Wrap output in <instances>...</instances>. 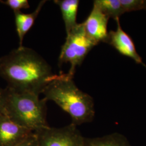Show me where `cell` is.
Returning <instances> with one entry per match:
<instances>
[{
	"label": "cell",
	"instance_id": "obj_1",
	"mask_svg": "<svg viewBox=\"0 0 146 146\" xmlns=\"http://www.w3.org/2000/svg\"><path fill=\"white\" fill-rule=\"evenodd\" d=\"M55 74L35 51L22 46L0 58V76L7 87L40 95Z\"/></svg>",
	"mask_w": 146,
	"mask_h": 146
},
{
	"label": "cell",
	"instance_id": "obj_15",
	"mask_svg": "<svg viewBox=\"0 0 146 146\" xmlns=\"http://www.w3.org/2000/svg\"><path fill=\"white\" fill-rule=\"evenodd\" d=\"M17 146H38L37 140L35 134L34 133L33 134L29 137L25 141Z\"/></svg>",
	"mask_w": 146,
	"mask_h": 146
},
{
	"label": "cell",
	"instance_id": "obj_17",
	"mask_svg": "<svg viewBox=\"0 0 146 146\" xmlns=\"http://www.w3.org/2000/svg\"><path fill=\"white\" fill-rule=\"evenodd\" d=\"M143 9L146 10V1H144V8Z\"/></svg>",
	"mask_w": 146,
	"mask_h": 146
},
{
	"label": "cell",
	"instance_id": "obj_7",
	"mask_svg": "<svg viewBox=\"0 0 146 146\" xmlns=\"http://www.w3.org/2000/svg\"><path fill=\"white\" fill-rule=\"evenodd\" d=\"M109 19L96 6L93 5L88 17L82 23L86 34L96 45L107 40L108 35L107 25Z\"/></svg>",
	"mask_w": 146,
	"mask_h": 146
},
{
	"label": "cell",
	"instance_id": "obj_9",
	"mask_svg": "<svg viewBox=\"0 0 146 146\" xmlns=\"http://www.w3.org/2000/svg\"><path fill=\"white\" fill-rule=\"evenodd\" d=\"M46 2V1H41L35 10L31 13L26 14L21 11L14 13L16 29L19 38V47L23 46L24 37L34 25L35 21Z\"/></svg>",
	"mask_w": 146,
	"mask_h": 146
},
{
	"label": "cell",
	"instance_id": "obj_3",
	"mask_svg": "<svg viewBox=\"0 0 146 146\" xmlns=\"http://www.w3.org/2000/svg\"><path fill=\"white\" fill-rule=\"evenodd\" d=\"M3 113L19 125L35 133L45 128L47 101L39 95L7 87Z\"/></svg>",
	"mask_w": 146,
	"mask_h": 146
},
{
	"label": "cell",
	"instance_id": "obj_14",
	"mask_svg": "<svg viewBox=\"0 0 146 146\" xmlns=\"http://www.w3.org/2000/svg\"><path fill=\"white\" fill-rule=\"evenodd\" d=\"M0 2L9 7L14 13L21 11L22 9H28L30 7L27 0H6L0 1Z\"/></svg>",
	"mask_w": 146,
	"mask_h": 146
},
{
	"label": "cell",
	"instance_id": "obj_4",
	"mask_svg": "<svg viewBox=\"0 0 146 146\" xmlns=\"http://www.w3.org/2000/svg\"><path fill=\"white\" fill-rule=\"evenodd\" d=\"M96 46L86 34L82 23H78L67 37L58 58V64L69 63L68 74L74 76L76 67L81 63L90 50Z\"/></svg>",
	"mask_w": 146,
	"mask_h": 146
},
{
	"label": "cell",
	"instance_id": "obj_12",
	"mask_svg": "<svg viewBox=\"0 0 146 146\" xmlns=\"http://www.w3.org/2000/svg\"><path fill=\"white\" fill-rule=\"evenodd\" d=\"M86 146H129L120 136L116 135L94 139H86Z\"/></svg>",
	"mask_w": 146,
	"mask_h": 146
},
{
	"label": "cell",
	"instance_id": "obj_10",
	"mask_svg": "<svg viewBox=\"0 0 146 146\" xmlns=\"http://www.w3.org/2000/svg\"><path fill=\"white\" fill-rule=\"evenodd\" d=\"M54 2L60 7L67 34L78 25L76 17L78 11V0H55Z\"/></svg>",
	"mask_w": 146,
	"mask_h": 146
},
{
	"label": "cell",
	"instance_id": "obj_5",
	"mask_svg": "<svg viewBox=\"0 0 146 146\" xmlns=\"http://www.w3.org/2000/svg\"><path fill=\"white\" fill-rule=\"evenodd\" d=\"M34 133L38 146H86V139L73 123L61 128L48 126Z\"/></svg>",
	"mask_w": 146,
	"mask_h": 146
},
{
	"label": "cell",
	"instance_id": "obj_8",
	"mask_svg": "<svg viewBox=\"0 0 146 146\" xmlns=\"http://www.w3.org/2000/svg\"><path fill=\"white\" fill-rule=\"evenodd\" d=\"M117 23V29L115 31L108 33L106 42L109 43L122 55L132 58L137 63L142 64V58L136 52L134 42L125 32L123 31L120 25L119 18L115 20Z\"/></svg>",
	"mask_w": 146,
	"mask_h": 146
},
{
	"label": "cell",
	"instance_id": "obj_2",
	"mask_svg": "<svg viewBox=\"0 0 146 146\" xmlns=\"http://www.w3.org/2000/svg\"><path fill=\"white\" fill-rule=\"evenodd\" d=\"M44 99L52 101L71 117L73 125L90 122L95 115L93 98L81 90L67 74L55 75L44 89Z\"/></svg>",
	"mask_w": 146,
	"mask_h": 146
},
{
	"label": "cell",
	"instance_id": "obj_11",
	"mask_svg": "<svg viewBox=\"0 0 146 146\" xmlns=\"http://www.w3.org/2000/svg\"><path fill=\"white\" fill-rule=\"evenodd\" d=\"M94 5L109 18L116 20L125 13L120 0H95Z\"/></svg>",
	"mask_w": 146,
	"mask_h": 146
},
{
	"label": "cell",
	"instance_id": "obj_13",
	"mask_svg": "<svg viewBox=\"0 0 146 146\" xmlns=\"http://www.w3.org/2000/svg\"><path fill=\"white\" fill-rule=\"evenodd\" d=\"M124 12L139 11L144 8L143 0H120Z\"/></svg>",
	"mask_w": 146,
	"mask_h": 146
},
{
	"label": "cell",
	"instance_id": "obj_6",
	"mask_svg": "<svg viewBox=\"0 0 146 146\" xmlns=\"http://www.w3.org/2000/svg\"><path fill=\"white\" fill-rule=\"evenodd\" d=\"M5 114L0 115V146H17L33 134Z\"/></svg>",
	"mask_w": 146,
	"mask_h": 146
},
{
	"label": "cell",
	"instance_id": "obj_16",
	"mask_svg": "<svg viewBox=\"0 0 146 146\" xmlns=\"http://www.w3.org/2000/svg\"><path fill=\"white\" fill-rule=\"evenodd\" d=\"M5 89L0 88V115L4 112L5 106Z\"/></svg>",
	"mask_w": 146,
	"mask_h": 146
}]
</instances>
